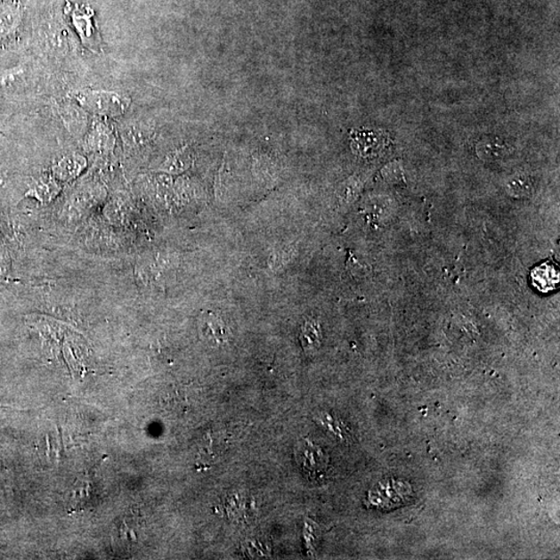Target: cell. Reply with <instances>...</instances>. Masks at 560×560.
I'll list each match as a JSON object with an SVG mask.
<instances>
[{
  "instance_id": "cell-8",
  "label": "cell",
  "mask_w": 560,
  "mask_h": 560,
  "mask_svg": "<svg viewBox=\"0 0 560 560\" xmlns=\"http://www.w3.org/2000/svg\"><path fill=\"white\" fill-rule=\"evenodd\" d=\"M93 14H77L73 12L72 19L75 28H77L78 35L86 45L93 46L94 42L93 25L91 17Z\"/></svg>"
},
{
  "instance_id": "cell-10",
  "label": "cell",
  "mask_w": 560,
  "mask_h": 560,
  "mask_svg": "<svg viewBox=\"0 0 560 560\" xmlns=\"http://www.w3.org/2000/svg\"><path fill=\"white\" fill-rule=\"evenodd\" d=\"M320 338V330L316 324L307 323L304 331H302V339H304L302 342H304V347L308 350L318 348Z\"/></svg>"
},
{
  "instance_id": "cell-12",
  "label": "cell",
  "mask_w": 560,
  "mask_h": 560,
  "mask_svg": "<svg viewBox=\"0 0 560 560\" xmlns=\"http://www.w3.org/2000/svg\"><path fill=\"white\" fill-rule=\"evenodd\" d=\"M248 544L249 546L247 550L249 555L256 556H264L270 555L268 546H266L265 543L261 542L260 540L253 539L249 540Z\"/></svg>"
},
{
  "instance_id": "cell-3",
  "label": "cell",
  "mask_w": 560,
  "mask_h": 560,
  "mask_svg": "<svg viewBox=\"0 0 560 560\" xmlns=\"http://www.w3.org/2000/svg\"><path fill=\"white\" fill-rule=\"evenodd\" d=\"M314 421L322 427V429L329 434V436L338 440V442H348L350 432L343 423V421L332 413L321 411L314 415Z\"/></svg>"
},
{
  "instance_id": "cell-6",
  "label": "cell",
  "mask_w": 560,
  "mask_h": 560,
  "mask_svg": "<svg viewBox=\"0 0 560 560\" xmlns=\"http://www.w3.org/2000/svg\"><path fill=\"white\" fill-rule=\"evenodd\" d=\"M532 280L533 286L540 292H549L555 289L559 282V273L548 264H544L532 270Z\"/></svg>"
},
{
  "instance_id": "cell-2",
  "label": "cell",
  "mask_w": 560,
  "mask_h": 560,
  "mask_svg": "<svg viewBox=\"0 0 560 560\" xmlns=\"http://www.w3.org/2000/svg\"><path fill=\"white\" fill-rule=\"evenodd\" d=\"M323 451L310 442H304L300 444L298 459L302 468L306 472L323 471L326 467Z\"/></svg>"
},
{
  "instance_id": "cell-5",
  "label": "cell",
  "mask_w": 560,
  "mask_h": 560,
  "mask_svg": "<svg viewBox=\"0 0 560 560\" xmlns=\"http://www.w3.org/2000/svg\"><path fill=\"white\" fill-rule=\"evenodd\" d=\"M21 18L20 5L12 3L0 4V37L12 34L20 24Z\"/></svg>"
},
{
  "instance_id": "cell-11",
  "label": "cell",
  "mask_w": 560,
  "mask_h": 560,
  "mask_svg": "<svg viewBox=\"0 0 560 560\" xmlns=\"http://www.w3.org/2000/svg\"><path fill=\"white\" fill-rule=\"evenodd\" d=\"M319 528L314 522L307 521L304 524V540L307 550L316 549Z\"/></svg>"
},
{
  "instance_id": "cell-4",
  "label": "cell",
  "mask_w": 560,
  "mask_h": 560,
  "mask_svg": "<svg viewBox=\"0 0 560 560\" xmlns=\"http://www.w3.org/2000/svg\"><path fill=\"white\" fill-rule=\"evenodd\" d=\"M402 486L404 484L395 481L382 483L370 492V500L379 499L382 506L399 503L401 499H405L407 495V486L401 488Z\"/></svg>"
},
{
  "instance_id": "cell-9",
  "label": "cell",
  "mask_w": 560,
  "mask_h": 560,
  "mask_svg": "<svg viewBox=\"0 0 560 560\" xmlns=\"http://www.w3.org/2000/svg\"><path fill=\"white\" fill-rule=\"evenodd\" d=\"M85 159L83 157L71 156L67 157L64 160H61L58 167V174L64 178L74 177L80 173L81 169L85 166Z\"/></svg>"
},
{
  "instance_id": "cell-1",
  "label": "cell",
  "mask_w": 560,
  "mask_h": 560,
  "mask_svg": "<svg viewBox=\"0 0 560 560\" xmlns=\"http://www.w3.org/2000/svg\"><path fill=\"white\" fill-rule=\"evenodd\" d=\"M74 98L87 111L105 118L122 116L130 106L127 97L110 91H80L75 93Z\"/></svg>"
},
{
  "instance_id": "cell-7",
  "label": "cell",
  "mask_w": 560,
  "mask_h": 560,
  "mask_svg": "<svg viewBox=\"0 0 560 560\" xmlns=\"http://www.w3.org/2000/svg\"><path fill=\"white\" fill-rule=\"evenodd\" d=\"M113 135L111 129L103 123H97L93 126L86 142L93 149H104L112 142Z\"/></svg>"
}]
</instances>
